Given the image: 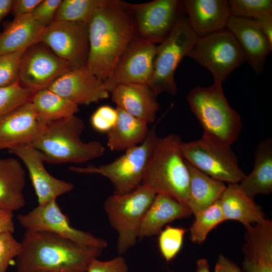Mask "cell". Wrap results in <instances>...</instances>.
<instances>
[{"label":"cell","mask_w":272,"mask_h":272,"mask_svg":"<svg viewBox=\"0 0 272 272\" xmlns=\"http://www.w3.org/2000/svg\"><path fill=\"white\" fill-rule=\"evenodd\" d=\"M20 242L17 272H87L102 251L48 232L26 230Z\"/></svg>","instance_id":"cell-1"},{"label":"cell","mask_w":272,"mask_h":272,"mask_svg":"<svg viewBox=\"0 0 272 272\" xmlns=\"http://www.w3.org/2000/svg\"><path fill=\"white\" fill-rule=\"evenodd\" d=\"M89 51L87 66L102 82L111 74L133 39L132 23L125 2L104 0L88 24Z\"/></svg>","instance_id":"cell-2"},{"label":"cell","mask_w":272,"mask_h":272,"mask_svg":"<svg viewBox=\"0 0 272 272\" xmlns=\"http://www.w3.org/2000/svg\"><path fill=\"white\" fill-rule=\"evenodd\" d=\"M182 142L175 134L161 139L146 169L142 185L187 207L189 173L181 149Z\"/></svg>","instance_id":"cell-3"},{"label":"cell","mask_w":272,"mask_h":272,"mask_svg":"<svg viewBox=\"0 0 272 272\" xmlns=\"http://www.w3.org/2000/svg\"><path fill=\"white\" fill-rule=\"evenodd\" d=\"M186 99L202 128V136L229 147L237 140L242 119L227 101L222 83L214 82L208 87L197 85Z\"/></svg>","instance_id":"cell-4"},{"label":"cell","mask_w":272,"mask_h":272,"mask_svg":"<svg viewBox=\"0 0 272 272\" xmlns=\"http://www.w3.org/2000/svg\"><path fill=\"white\" fill-rule=\"evenodd\" d=\"M84 127L76 115L48 123L32 146L43 153L48 164L82 163L101 157L105 150L101 142L82 141Z\"/></svg>","instance_id":"cell-5"},{"label":"cell","mask_w":272,"mask_h":272,"mask_svg":"<svg viewBox=\"0 0 272 272\" xmlns=\"http://www.w3.org/2000/svg\"><path fill=\"white\" fill-rule=\"evenodd\" d=\"M157 124L150 129L144 142L125 151L112 162L98 167L70 166L72 171L82 174H97L106 177L112 183L113 194L122 195L133 191L142 185L146 169L161 140L156 131Z\"/></svg>","instance_id":"cell-6"},{"label":"cell","mask_w":272,"mask_h":272,"mask_svg":"<svg viewBox=\"0 0 272 272\" xmlns=\"http://www.w3.org/2000/svg\"><path fill=\"white\" fill-rule=\"evenodd\" d=\"M156 193L141 185L127 194L109 196L104 203L111 226L118 233L117 251L125 253L138 239L142 220Z\"/></svg>","instance_id":"cell-7"},{"label":"cell","mask_w":272,"mask_h":272,"mask_svg":"<svg viewBox=\"0 0 272 272\" xmlns=\"http://www.w3.org/2000/svg\"><path fill=\"white\" fill-rule=\"evenodd\" d=\"M198 38L188 18L184 17L169 36L157 46L153 73L148 85L156 94H176L175 72L183 57L187 56L192 50Z\"/></svg>","instance_id":"cell-8"},{"label":"cell","mask_w":272,"mask_h":272,"mask_svg":"<svg viewBox=\"0 0 272 272\" xmlns=\"http://www.w3.org/2000/svg\"><path fill=\"white\" fill-rule=\"evenodd\" d=\"M133 26V39L156 45L164 41L183 17V1L154 0L142 4L125 2Z\"/></svg>","instance_id":"cell-9"},{"label":"cell","mask_w":272,"mask_h":272,"mask_svg":"<svg viewBox=\"0 0 272 272\" xmlns=\"http://www.w3.org/2000/svg\"><path fill=\"white\" fill-rule=\"evenodd\" d=\"M187 56L208 70L214 82L220 83L246 61L241 47L226 28L198 37Z\"/></svg>","instance_id":"cell-10"},{"label":"cell","mask_w":272,"mask_h":272,"mask_svg":"<svg viewBox=\"0 0 272 272\" xmlns=\"http://www.w3.org/2000/svg\"><path fill=\"white\" fill-rule=\"evenodd\" d=\"M181 149L187 162L212 178L239 183L246 175L231 147L202 136L197 140L182 142Z\"/></svg>","instance_id":"cell-11"},{"label":"cell","mask_w":272,"mask_h":272,"mask_svg":"<svg viewBox=\"0 0 272 272\" xmlns=\"http://www.w3.org/2000/svg\"><path fill=\"white\" fill-rule=\"evenodd\" d=\"M17 219L26 230L50 232L82 245L102 250L107 246L104 239L73 227L56 199L42 206L38 205L26 214H19Z\"/></svg>","instance_id":"cell-12"},{"label":"cell","mask_w":272,"mask_h":272,"mask_svg":"<svg viewBox=\"0 0 272 272\" xmlns=\"http://www.w3.org/2000/svg\"><path fill=\"white\" fill-rule=\"evenodd\" d=\"M76 69L87 65L89 51L88 25L53 21L45 28L40 41Z\"/></svg>","instance_id":"cell-13"},{"label":"cell","mask_w":272,"mask_h":272,"mask_svg":"<svg viewBox=\"0 0 272 272\" xmlns=\"http://www.w3.org/2000/svg\"><path fill=\"white\" fill-rule=\"evenodd\" d=\"M157 45L132 39L118 58L110 76L104 81L110 93L120 84L148 85L152 77Z\"/></svg>","instance_id":"cell-14"},{"label":"cell","mask_w":272,"mask_h":272,"mask_svg":"<svg viewBox=\"0 0 272 272\" xmlns=\"http://www.w3.org/2000/svg\"><path fill=\"white\" fill-rule=\"evenodd\" d=\"M73 70L47 45L39 42L27 48L20 62L19 82L35 91L47 88L62 75Z\"/></svg>","instance_id":"cell-15"},{"label":"cell","mask_w":272,"mask_h":272,"mask_svg":"<svg viewBox=\"0 0 272 272\" xmlns=\"http://www.w3.org/2000/svg\"><path fill=\"white\" fill-rule=\"evenodd\" d=\"M45 125L38 117L31 101L18 107L0 118V149L32 146L41 135Z\"/></svg>","instance_id":"cell-16"},{"label":"cell","mask_w":272,"mask_h":272,"mask_svg":"<svg viewBox=\"0 0 272 272\" xmlns=\"http://www.w3.org/2000/svg\"><path fill=\"white\" fill-rule=\"evenodd\" d=\"M9 151L19 157L27 168L39 206L56 199L74 188L73 183L57 179L46 170L43 153L32 146H24Z\"/></svg>","instance_id":"cell-17"},{"label":"cell","mask_w":272,"mask_h":272,"mask_svg":"<svg viewBox=\"0 0 272 272\" xmlns=\"http://www.w3.org/2000/svg\"><path fill=\"white\" fill-rule=\"evenodd\" d=\"M47 88L78 106L97 103L109 93L87 65L67 72Z\"/></svg>","instance_id":"cell-18"},{"label":"cell","mask_w":272,"mask_h":272,"mask_svg":"<svg viewBox=\"0 0 272 272\" xmlns=\"http://www.w3.org/2000/svg\"><path fill=\"white\" fill-rule=\"evenodd\" d=\"M226 29L238 42L244 53L246 61L256 75H261L267 56L272 51V45L254 20L231 16Z\"/></svg>","instance_id":"cell-19"},{"label":"cell","mask_w":272,"mask_h":272,"mask_svg":"<svg viewBox=\"0 0 272 272\" xmlns=\"http://www.w3.org/2000/svg\"><path fill=\"white\" fill-rule=\"evenodd\" d=\"M242 247L245 272H272V222L269 219L245 227Z\"/></svg>","instance_id":"cell-20"},{"label":"cell","mask_w":272,"mask_h":272,"mask_svg":"<svg viewBox=\"0 0 272 272\" xmlns=\"http://www.w3.org/2000/svg\"><path fill=\"white\" fill-rule=\"evenodd\" d=\"M110 93L116 107L148 124L155 120L159 108L158 95L147 84H120Z\"/></svg>","instance_id":"cell-21"},{"label":"cell","mask_w":272,"mask_h":272,"mask_svg":"<svg viewBox=\"0 0 272 272\" xmlns=\"http://www.w3.org/2000/svg\"><path fill=\"white\" fill-rule=\"evenodd\" d=\"M190 24L198 37L226 28L231 16L228 1H183Z\"/></svg>","instance_id":"cell-22"},{"label":"cell","mask_w":272,"mask_h":272,"mask_svg":"<svg viewBox=\"0 0 272 272\" xmlns=\"http://www.w3.org/2000/svg\"><path fill=\"white\" fill-rule=\"evenodd\" d=\"M192 214L185 205L164 194H157L141 225L138 239L159 235L163 227Z\"/></svg>","instance_id":"cell-23"},{"label":"cell","mask_w":272,"mask_h":272,"mask_svg":"<svg viewBox=\"0 0 272 272\" xmlns=\"http://www.w3.org/2000/svg\"><path fill=\"white\" fill-rule=\"evenodd\" d=\"M254 167L252 171L238 183L240 189L253 199L260 194L272 192V139L262 140L254 153Z\"/></svg>","instance_id":"cell-24"},{"label":"cell","mask_w":272,"mask_h":272,"mask_svg":"<svg viewBox=\"0 0 272 272\" xmlns=\"http://www.w3.org/2000/svg\"><path fill=\"white\" fill-rule=\"evenodd\" d=\"M45 29L31 14L15 16L0 33V55L26 50L40 41Z\"/></svg>","instance_id":"cell-25"},{"label":"cell","mask_w":272,"mask_h":272,"mask_svg":"<svg viewBox=\"0 0 272 272\" xmlns=\"http://www.w3.org/2000/svg\"><path fill=\"white\" fill-rule=\"evenodd\" d=\"M219 200L225 220L239 221L245 227L266 219L261 207L243 192L238 183H229Z\"/></svg>","instance_id":"cell-26"},{"label":"cell","mask_w":272,"mask_h":272,"mask_svg":"<svg viewBox=\"0 0 272 272\" xmlns=\"http://www.w3.org/2000/svg\"><path fill=\"white\" fill-rule=\"evenodd\" d=\"M25 182V170L17 159L0 158V208L13 212L23 208Z\"/></svg>","instance_id":"cell-27"},{"label":"cell","mask_w":272,"mask_h":272,"mask_svg":"<svg viewBox=\"0 0 272 272\" xmlns=\"http://www.w3.org/2000/svg\"><path fill=\"white\" fill-rule=\"evenodd\" d=\"M186 162L189 173L187 207L194 216L219 200L226 186Z\"/></svg>","instance_id":"cell-28"},{"label":"cell","mask_w":272,"mask_h":272,"mask_svg":"<svg viewBox=\"0 0 272 272\" xmlns=\"http://www.w3.org/2000/svg\"><path fill=\"white\" fill-rule=\"evenodd\" d=\"M117 119L107 133V145L111 151H126L142 143L149 131L148 124L116 107Z\"/></svg>","instance_id":"cell-29"},{"label":"cell","mask_w":272,"mask_h":272,"mask_svg":"<svg viewBox=\"0 0 272 272\" xmlns=\"http://www.w3.org/2000/svg\"><path fill=\"white\" fill-rule=\"evenodd\" d=\"M31 102L38 117L45 124L75 115L79 111L78 105L47 88L37 91Z\"/></svg>","instance_id":"cell-30"},{"label":"cell","mask_w":272,"mask_h":272,"mask_svg":"<svg viewBox=\"0 0 272 272\" xmlns=\"http://www.w3.org/2000/svg\"><path fill=\"white\" fill-rule=\"evenodd\" d=\"M104 0H62L54 21L82 22L88 25Z\"/></svg>","instance_id":"cell-31"},{"label":"cell","mask_w":272,"mask_h":272,"mask_svg":"<svg viewBox=\"0 0 272 272\" xmlns=\"http://www.w3.org/2000/svg\"><path fill=\"white\" fill-rule=\"evenodd\" d=\"M195 220L189 229V238L193 243L198 244L204 242L212 229L226 221L220 200L195 215Z\"/></svg>","instance_id":"cell-32"},{"label":"cell","mask_w":272,"mask_h":272,"mask_svg":"<svg viewBox=\"0 0 272 272\" xmlns=\"http://www.w3.org/2000/svg\"><path fill=\"white\" fill-rule=\"evenodd\" d=\"M36 92L24 87L19 81L0 88V118L18 107L31 101Z\"/></svg>","instance_id":"cell-33"},{"label":"cell","mask_w":272,"mask_h":272,"mask_svg":"<svg viewBox=\"0 0 272 272\" xmlns=\"http://www.w3.org/2000/svg\"><path fill=\"white\" fill-rule=\"evenodd\" d=\"M231 16L256 19L272 14L271 0L228 1Z\"/></svg>","instance_id":"cell-34"},{"label":"cell","mask_w":272,"mask_h":272,"mask_svg":"<svg viewBox=\"0 0 272 272\" xmlns=\"http://www.w3.org/2000/svg\"><path fill=\"white\" fill-rule=\"evenodd\" d=\"M186 230L167 226L159 234V246L164 258L169 262L180 250Z\"/></svg>","instance_id":"cell-35"},{"label":"cell","mask_w":272,"mask_h":272,"mask_svg":"<svg viewBox=\"0 0 272 272\" xmlns=\"http://www.w3.org/2000/svg\"><path fill=\"white\" fill-rule=\"evenodd\" d=\"M25 50L0 55V88L19 81L20 62Z\"/></svg>","instance_id":"cell-36"},{"label":"cell","mask_w":272,"mask_h":272,"mask_svg":"<svg viewBox=\"0 0 272 272\" xmlns=\"http://www.w3.org/2000/svg\"><path fill=\"white\" fill-rule=\"evenodd\" d=\"M21 251V242L12 233L0 234V272H7L11 261L20 254Z\"/></svg>","instance_id":"cell-37"},{"label":"cell","mask_w":272,"mask_h":272,"mask_svg":"<svg viewBox=\"0 0 272 272\" xmlns=\"http://www.w3.org/2000/svg\"><path fill=\"white\" fill-rule=\"evenodd\" d=\"M117 119L116 109L109 105L99 107L92 114L91 122L93 127L99 132H108Z\"/></svg>","instance_id":"cell-38"},{"label":"cell","mask_w":272,"mask_h":272,"mask_svg":"<svg viewBox=\"0 0 272 272\" xmlns=\"http://www.w3.org/2000/svg\"><path fill=\"white\" fill-rule=\"evenodd\" d=\"M62 0H42L31 15L41 26L46 28L53 21Z\"/></svg>","instance_id":"cell-39"},{"label":"cell","mask_w":272,"mask_h":272,"mask_svg":"<svg viewBox=\"0 0 272 272\" xmlns=\"http://www.w3.org/2000/svg\"><path fill=\"white\" fill-rule=\"evenodd\" d=\"M87 272H128V268L124 257L119 255L106 261L94 259Z\"/></svg>","instance_id":"cell-40"},{"label":"cell","mask_w":272,"mask_h":272,"mask_svg":"<svg viewBox=\"0 0 272 272\" xmlns=\"http://www.w3.org/2000/svg\"><path fill=\"white\" fill-rule=\"evenodd\" d=\"M42 0H14L12 11L14 17L31 14Z\"/></svg>","instance_id":"cell-41"},{"label":"cell","mask_w":272,"mask_h":272,"mask_svg":"<svg viewBox=\"0 0 272 272\" xmlns=\"http://www.w3.org/2000/svg\"><path fill=\"white\" fill-rule=\"evenodd\" d=\"M13 211L0 208V234L5 233L13 234L15 224Z\"/></svg>","instance_id":"cell-42"},{"label":"cell","mask_w":272,"mask_h":272,"mask_svg":"<svg viewBox=\"0 0 272 272\" xmlns=\"http://www.w3.org/2000/svg\"><path fill=\"white\" fill-rule=\"evenodd\" d=\"M254 20L272 45V14L263 16Z\"/></svg>","instance_id":"cell-43"},{"label":"cell","mask_w":272,"mask_h":272,"mask_svg":"<svg viewBox=\"0 0 272 272\" xmlns=\"http://www.w3.org/2000/svg\"><path fill=\"white\" fill-rule=\"evenodd\" d=\"M218 262L222 265L225 272H242L238 265L223 255L219 256Z\"/></svg>","instance_id":"cell-44"},{"label":"cell","mask_w":272,"mask_h":272,"mask_svg":"<svg viewBox=\"0 0 272 272\" xmlns=\"http://www.w3.org/2000/svg\"><path fill=\"white\" fill-rule=\"evenodd\" d=\"M14 0H0V24L11 11Z\"/></svg>","instance_id":"cell-45"},{"label":"cell","mask_w":272,"mask_h":272,"mask_svg":"<svg viewBox=\"0 0 272 272\" xmlns=\"http://www.w3.org/2000/svg\"><path fill=\"white\" fill-rule=\"evenodd\" d=\"M196 272H211L207 259L202 258L196 262Z\"/></svg>","instance_id":"cell-46"},{"label":"cell","mask_w":272,"mask_h":272,"mask_svg":"<svg viewBox=\"0 0 272 272\" xmlns=\"http://www.w3.org/2000/svg\"><path fill=\"white\" fill-rule=\"evenodd\" d=\"M215 272H225L222 265L218 262L215 266Z\"/></svg>","instance_id":"cell-47"},{"label":"cell","mask_w":272,"mask_h":272,"mask_svg":"<svg viewBox=\"0 0 272 272\" xmlns=\"http://www.w3.org/2000/svg\"><path fill=\"white\" fill-rule=\"evenodd\" d=\"M1 150L0 149V151H1Z\"/></svg>","instance_id":"cell-48"}]
</instances>
